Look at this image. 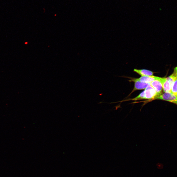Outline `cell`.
Masks as SVG:
<instances>
[{
	"instance_id": "6da1fadb",
	"label": "cell",
	"mask_w": 177,
	"mask_h": 177,
	"mask_svg": "<svg viewBox=\"0 0 177 177\" xmlns=\"http://www.w3.org/2000/svg\"><path fill=\"white\" fill-rule=\"evenodd\" d=\"M166 78L161 77L160 78L150 83V85L154 88L156 92V97L161 94L163 89V84Z\"/></svg>"
},
{
	"instance_id": "7a4b0ae2",
	"label": "cell",
	"mask_w": 177,
	"mask_h": 177,
	"mask_svg": "<svg viewBox=\"0 0 177 177\" xmlns=\"http://www.w3.org/2000/svg\"><path fill=\"white\" fill-rule=\"evenodd\" d=\"M161 99L177 104V96L171 92H165L155 97L154 99Z\"/></svg>"
},
{
	"instance_id": "3957f363",
	"label": "cell",
	"mask_w": 177,
	"mask_h": 177,
	"mask_svg": "<svg viewBox=\"0 0 177 177\" xmlns=\"http://www.w3.org/2000/svg\"><path fill=\"white\" fill-rule=\"evenodd\" d=\"M145 89L144 91V99H153L156 97V93L155 90L150 85Z\"/></svg>"
},
{
	"instance_id": "277c9868",
	"label": "cell",
	"mask_w": 177,
	"mask_h": 177,
	"mask_svg": "<svg viewBox=\"0 0 177 177\" xmlns=\"http://www.w3.org/2000/svg\"><path fill=\"white\" fill-rule=\"evenodd\" d=\"M131 81L134 82V87L131 93L136 90L145 89L148 85H150V83L141 82L137 78L131 79Z\"/></svg>"
},
{
	"instance_id": "5b68a950",
	"label": "cell",
	"mask_w": 177,
	"mask_h": 177,
	"mask_svg": "<svg viewBox=\"0 0 177 177\" xmlns=\"http://www.w3.org/2000/svg\"><path fill=\"white\" fill-rule=\"evenodd\" d=\"M173 81V78L171 75L166 78L163 85L164 92H171V86Z\"/></svg>"
},
{
	"instance_id": "8992f818",
	"label": "cell",
	"mask_w": 177,
	"mask_h": 177,
	"mask_svg": "<svg viewBox=\"0 0 177 177\" xmlns=\"http://www.w3.org/2000/svg\"><path fill=\"white\" fill-rule=\"evenodd\" d=\"M173 78L171 89V92L177 96V67L175 68L173 74H171Z\"/></svg>"
},
{
	"instance_id": "52a82bcc",
	"label": "cell",
	"mask_w": 177,
	"mask_h": 177,
	"mask_svg": "<svg viewBox=\"0 0 177 177\" xmlns=\"http://www.w3.org/2000/svg\"><path fill=\"white\" fill-rule=\"evenodd\" d=\"M161 77L153 75L142 76L140 78H137L139 81L144 83H150L151 82Z\"/></svg>"
},
{
	"instance_id": "ba28073f",
	"label": "cell",
	"mask_w": 177,
	"mask_h": 177,
	"mask_svg": "<svg viewBox=\"0 0 177 177\" xmlns=\"http://www.w3.org/2000/svg\"><path fill=\"white\" fill-rule=\"evenodd\" d=\"M133 71L142 76H152L153 74V72L149 70L146 69H135Z\"/></svg>"
},
{
	"instance_id": "9c48e42d",
	"label": "cell",
	"mask_w": 177,
	"mask_h": 177,
	"mask_svg": "<svg viewBox=\"0 0 177 177\" xmlns=\"http://www.w3.org/2000/svg\"><path fill=\"white\" fill-rule=\"evenodd\" d=\"M144 99V91L141 93L138 96L132 99V100H138Z\"/></svg>"
}]
</instances>
